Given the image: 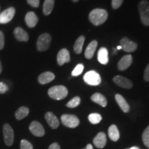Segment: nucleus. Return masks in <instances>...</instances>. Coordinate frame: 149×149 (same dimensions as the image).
<instances>
[{"mask_svg":"<svg viewBox=\"0 0 149 149\" xmlns=\"http://www.w3.org/2000/svg\"><path fill=\"white\" fill-rule=\"evenodd\" d=\"M90 22L95 26H100L107 20L108 13L104 9L95 8L89 13Z\"/></svg>","mask_w":149,"mask_h":149,"instance_id":"nucleus-1","label":"nucleus"},{"mask_svg":"<svg viewBox=\"0 0 149 149\" xmlns=\"http://www.w3.org/2000/svg\"><path fill=\"white\" fill-rule=\"evenodd\" d=\"M68 89L64 86H55L48 89V94L49 97L55 100H64L68 95Z\"/></svg>","mask_w":149,"mask_h":149,"instance_id":"nucleus-2","label":"nucleus"},{"mask_svg":"<svg viewBox=\"0 0 149 149\" xmlns=\"http://www.w3.org/2000/svg\"><path fill=\"white\" fill-rule=\"evenodd\" d=\"M138 10L141 21L146 26H149V1L141 0L138 3Z\"/></svg>","mask_w":149,"mask_h":149,"instance_id":"nucleus-3","label":"nucleus"},{"mask_svg":"<svg viewBox=\"0 0 149 149\" xmlns=\"http://www.w3.org/2000/svg\"><path fill=\"white\" fill-rule=\"evenodd\" d=\"M51 36L48 33H44L37 41V48L39 51H45L49 48L51 43Z\"/></svg>","mask_w":149,"mask_h":149,"instance_id":"nucleus-4","label":"nucleus"},{"mask_svg":"<svg viewBox=\"0 0 149 149\" xmlns=\"http://www.w3.org/2000/svg\"><path fill=\"white\" fill-rule=\"evenodd\" d=\"M61 121L63 125L68 128H74L79 124V118L74 115L64 114L61 116Z\"/></svg>","mask_w":149,"mask_h":149,"instance_id":"nucleus-5","label":"nucleus"},{"mask_svg":"<svg viewBox=\"0 0 149 149\" xmlns=\"http://www.w3.org/2000/svg\"><path fill=\"white\" fill-rule=\"evenodd\" d=\"M84 80L87 84L91 86H98L101 84V77L95 70H90L84 75Z\"/></svg>","mask_w":149,"mask_h":149,"instance_id":"nucleus-6","label":"nucleus"},{"mask_svg":"<svg viewBox=\"0 0 149 149\" xmlns=\"http://www.w3.org/2000/svg\"><path fill=\"white\" fill-rule=\"evenodd\" d=\"M3 139L6 145L12 146L14 141V132L11 126L8 124H5L3 126Z\"/></svg>","mask_w":149,"mask_h":149,"instance_id":"nucleus-7","label":"nucleus"},{"mask_svg":"<svg viewBox=\"0 0 149 149\" xmlns=\"http://www.w3.org/2000/svg\"><path fill=\"white\" fill-rule=\"evenodd\" d=\"M15 12L14 7H10L0 13V24H5L10 22L13 19Z\"/></svg>","mask_w":149,"mask_h":149,"instance_id":"nucleus-8","label":"nucleus"},{"mask_svg":"<svg viewBox=\"0 0 149 149\" xmlns=\"http://www.w3.org/2000/svg\"><path fill=\"white\" fill-rule=\"evenodd\" d=\"M120 46H122V49L127 53H133L137 48V44L127 37H123L120 40Z\"/></svg>","mask_w":149,"mask_h":149,"instance_id":"nucleus-9","label":"nucleus"},{"mask_svg":"<svg viewBox=\"0 0 149 149\" xmlns=\"http://www.w3.org/2000/svg\"><path fill=\"white\" fill-rule=\"evenodd\" d=\"M29 130L33 135L36 137H43L45 135V130L43 126L37 121H33L29 126Z\"/></svg>","mask_w":149,"mask_h":149,"instance_id":"nucleus-10","label":"nucleus"},{"mask_svg":"<svg viewBox=\"0 0 149 149\" xmlns=\"http://www.w3.org/2000/svg\"><path fill=\"white\" fill-rule=\"evenodd\" d=\"M113 81L115 84H117L119 86L122 87L123 88L126 89H130L133 87V83L130 81V79H127V78L122 77V76L120 75H117L113 77Z\"/></svg>","mask_w":149,"mask_h":149,"instance_id":"nucleus-11","label":"nucleus"},{"mask_svg":"<svg viewBox=\"0 0 149 149\" xmlns=\"http://www.w3.org/2000/svg\"><path fill=\"white\" fill-rule=\"evenodd\" d=\"M57 64L59 66H63L66 63H68L70 61L69 52L66 48H63L59 51L57 56Z\"/></svg>","mask_w":149,"mask_h":149,"instance_id":"nucleus-12","label":"nucleus"},{"mask_svg":"<svg viewBox=\"0 0 149 149\" xmlns=\"http://www.w3.org/2000/svg\"><path fill=\"white\" fill-rule=\"evenodd\" d=\"M133 63V57L130 55H126L124 57H122L120 61H119L118 64H117V68L118 69L123 71L125 70L129 67Z\"/></svg>","mask_w":149,"mask_h":149,"instance_id":"nucleus-13","label":"nucleus"},{"mask_svg":"<svg viewBox=\"0 0 149 149\" xmlns=\"http://www.w3.org/2000/svg\"><path fill=\"white\" fill-rule=\"evenodd\" d=\"M45 119L52 129H56L59 127V121L52 112H47L45 114Z\"/></svg>","mask_w":149,"mask_h":149,"instance_id":"nucleus-14","label":"nucleus"},{"mask_svg":"<svg viewBox=\"0 0 149 149\" xmlns=\"http://www.w3.org/2000/svg\"><path fill=\"white\" fill-rule=\"evenodd\" d=\"M107 135L103 132H100L93 139L95 146L98 148H103L107 144Z\"/></svg>","mask_w":149,"mask_h":149,"instance_id":"nucleus-15","label":"nucleus"},{"mask_svg":"<svg viewBox=\"0 0 149 149\" xmlns=\"http://www.w3.org/2000/svg\"><path fill=\"white\" fill-rule=\"evenodd\" d=\"M13 33L16 40L19 42H28L29 40V34L21 27H17L16 29H15Z\"/></svg>","mask_w":149,"mask_h":149,"instance_id":"nucleus-16","label":"nucleus"},{"mask_svg":"<svg viewBox=\"0 0 149 149\" xmlns=\"http://www.w3.org/2000/svg\"><path fill=\"white\" fill-rule=\"evenodd\" d=\"M39 19L36 14L33 12L27 13L25 16V22L29 28H34L38 23Z\"/></svg>","mask_w":149,"mask_h":149,"instance_id":"nucleus-17","label":"nucleus"},{"mask_svg":"<svg viewBox=\"0 0 149 149\" xmlns=\"http://www.w3.org/2000/svg\"><path fill=\"white\" fill-rule=\"evenodd\" d=\"M115 100H116L117 103L118 104L119 107L124 113H128L130 111V107L126 101V100L123 97V96L121 95L120 94H116L115 96Z\"/></svg>","mask_w":149,"mask_h":149,"instance_id":"nucleus-18","label":"nucleus"},{"mask_svg":"<svg viewBox=\"0 0 149 149\" xmlns=\"http://www.w3.org/2000/svg\"><path fill=\"white\" fill-rule=\"evenodd\" d=\"M55 76L54 73L51 72H43L38 77V81L41 84H46L51 82L55 79Z\"/></svg>","mask_w":149,"mask_h":149,"instance_id":"nucleus-19","label":"nucleus"},{"mask_svg":"<svg viewBox=\"0 0 149 149\" xmlns=\"http://www.w3.org/2000/svg\"><path fill=\"white\" fill-rule=\"evenodd\" d=\"M98 43L96 40H93L87 46L86 49L85 51V57L88 59H92L94 56L95 52Z\"/></svg>","mask_w":149,"mask_h":149,"instance_id":"nucleus-20","label":"nucleus"},{"mask_svg":"<svg viewBox=\"0 0 149 149\" xmlns=\"http://www.w3.org/2000/svg\"><path fill=\"white\" fill-rule=\"evenodd\" d=\"M97 59L99 62L102 64L106 65L109 62V52L106 48L102 47L99 50L97 54Z\"/></svg>","mask_w":149,"mask_h":149,"instance_id":"nucleus-21","label":"nucleus"},{"mask_svg":"<svg viewBox=\"0 0 149 149\" xmlns=\"http://www.w3.org/2000/svg\"><path fill=\"white\" fill-rule=\"evenodd\" d=\"M91 99L93 102L99 104V105H100L102 107H106L107 106V98H106L103 95H102L101 93H94V94L91 96Z\"/></svg>","mask_w":149,"mask_h":149,"instance_id":"nucleus-22","label":"nucleus"},{"mask_svg":"<svg viewBox=\"0 0 149 149\" xmlns=\"http://www.w3.org/2000/svg\"><path fill=\"white\" fill-rule=\"evenodd\" d=\"M109 138L113 141H117L120 139V132L118 128L115 124H112L109 126V130H108Z\"/></svg>","mask_w":149,"mask_h":149,"instance_id":"nucleus-23","label":"nucleus"},{"mask_svg":"<svg viewBox=\"0 0 149 149\" xmlns=\"http://www.w3.org/2000/svg\"><path fill=\"white\" fill-rule=\"evenodd\" d=\"M55 5V0H45L43 4V13L45 15H48L52 13Z\"/></svg>","mask_w":149,"mask_h":149,"instance_id":"nucleus-24","label":"nucleus"},{"mask_svg":"<svg viewBox=\"0 0 149 149\" xmlns=\"http://www.w3.org/2000/svg\"><path fill=\"white\" fill-rule=\"evenodd\" d=\"M29 114V109L26 107H22L17 110L15 112V118L17 120H22L26 117Z\"/></svg>","mask_w":149,"mask_h":149,"instance_id":"nucleus-25","label":"nucleus"},{"mask_svg":"<svg viewBox=\"0 0 149 149\" xmlns=\"http://www.w3.org/2000/svg\"><path fill=\"white\" fill-rule=\"evenodd\" d=\"M85 41V37L81 35V36L77 38V40H76L75 43H74V51L75 52V53L77 54H81L82 52L83 49V46L84 43Z\"/></svg>","mask_w":149,"mask_h":149,"instance_id":"nucleus-26","label":"nucleus"},{"mask_svg":"<svg viewBox=\"0 0 149 149\" xmlns=\"http://www.w3.org/2000/svg\"><path fill=\"white\" fill-rule=\"evenodd\" d=\"M88 118L89 122L93 124H97L102 120L101 115L99 114V113H91L88 115Z\"/></svg>","mask_w":149,"mask_h":149,"instance_id":"nucleus-27","label":"nucleus"},{"mask_svg":"<svg viewBox=\"0 0 149 149\" xmlns=\"http://www.w3.org/2000/svg\"><path fill=\"white\" fill-rule=\"evenodd\" d=\"M80 102H81V99L79 97H74L66 104V107L70 109H74L79 105Z\"/></svg>","mask_w":149,"mask_h":149,"instance_id":"nucleus-28","label":"nucleus"},{"mask_svg":"<svg viewBox=\"0 0 149 149\" xmlns=\"http://www.w3.org/2000/svg\"><path fill=\"white\" fill-rule=\"evenodd\" d=\"M142 141L144 146L149 149V125L144 130L142 134Z\"/></svg>","mask_w":149,"mask_h":149,"instance_id":"nucleus-29","label":"nucleus"},{"mask_svg":"<svg viewBox=\"0 0 149 149\" xmlns=\"http://www.w3.org/2000/svg\"><path fill=\"white\" fill-rule=\"evenodd\" d=\"M84 68V66L83 64H77V66H75V68H74L73 70L72 71V73H71L72 76H74V77H76V76H78L79 75V74H81L82 73Z\"/></svg>","mask_w":149,"mask_h":149,"instance_id":"nucleus-30","label":"nucleus"},{"mask_svg":"<svg viewBox=\"0 0 149 149\" xmlns=\"http://www.w3.org/2000/svg\"><path fill=\"white\" fill-rule=\"evenodd\" d=\"M20 148L21 149H33V145L31 142L26 139H22L20 143Z\"/></svg>","mask_w":149,"mask_h":149,"instance_id":"nucleus-31","label":"nucleus"},{"mask_svg":"<svg viewBox=\"0 0 149 149\" xmlns=\"http://www.w3.org/2000/svg\"><path fill=\"white\" fill-rule=\"evenodd\" d=\"M124 0H112L111 5L113 9H117L122 6Z\"/></svg>","mask_w":149,"mask_h":149,"instance_id":"nucleus-32","label":"nucleus"},{"mask_svg":"<svg viewBox=\"0 0 149 149\" xmlns=\"http://www.w3.org/2000/svg\"><path fill=\"white\" fill-rule=\"evenodd\" d=\"M8 91V86L5 83L0 81V94H3Z\"/></svg>","mask_w":149,"mask_h":149,"instance_id":"nucleus-33","label":"nucleus"},{"mask_svg":"<svg viewBox=\"0 0 149 149\" xmlns=\"http://www.w3.org/2000/svg\"><path fill=\"white\" fill-rule=\"evenodd\" d=\"M27 2L33 8H38L40 6V0H27Z\"/></svg>","mask_w":149,"mask_h":149,"instance_id":"nucleus-34","label":"nucleus"},{"mask_svg":"<svg viewBox=\"0 0 149 149\" xmlns=\"http://www.w3.org/2000/svg\"><path fill=\"white\" fill-rule=\"evenodd\" d=\"M4 44H5V37L4 34L2 31H0V51L2 50L4 48Z\"/></svg>","mask_w":149,"mask_h":149,"instance_id":"nucleus-35","label":"nucleus"},{"mask_svg":"<svg viewBox=\"0 0 149 149\" xmlns=\"http://www.w3.org/2000/svg\"><path fill=\"white\" fill-rule=\"evenodd\" d=\"M144 79L146 81H149V64L147 65L144 70Z\"/></svg>","mask_w":149,"mask_h":149,"instance_id":"nucleus-36","label":"nucleus"},{"mask_svg":"<svg viewBox=\"0 0 149 149\" xmlns=\"http://www.w3.org/2000/svg\"><path fill=\"white\" fill-rule=\"evenodd\" d=\"M48 149H60V146L57 143H53L48 147Z\"/></svg>","mask_w":149,"mask_h":149,"instance_id":"nucleus-37","label":"nucleus"},{"mask_svg":"<svg viewBox=\"0 0 149 149\" xmlns=\"http://www.w3.org/2000/svg\"><path fill=\"white\" fill-rule=\"evenodd\" d=\"M84 149H93V148L92 145H91V144H87V146H86V148Z\"/></svg>","mask_w":149,"mask_h":149,"instance_id":"nucleus-38","label":"nucleus"},{"mask_svg":"<svg viewBox=\"0 0 149 149\" xmlns=\"http://www.w3.org/2000/svg\"><path fill=\"white\" fill-rule=\"evenodd\" d=\"M1 72H2V65H1V62L0 61V74L1 73Z\"/></svg>","mask_w":149,"mask_h":149,"instance_id":"nucleus-39","label":"nucleus"},{"mask_svg":"<svg viewBox=\"0 0 149 149\" xmlns=\"http://www.w3.org/2000/svg\"><path fill=\"white\" fill-rule=\"evenodd\" d=\"M129 149H140V148L137 146H133V147H131V148H130Z\"/></svg>","mask_w":149,"mask_h":149,"instance_id":"nucleus-40","label":"nucleus"},{"mask_svg":"<svg viewBox=\"0 0 149 149\" xmlns=\"http://www.w3.org/2000/svg\"><path fill=\"white\" fill-rule=\"evenodd\" d=\"M116 49H117V50H121V49H122V46H117V48H116Z\"/></svg>","mask_w":149,"mask_h":149,"instance_id":"nucleus-41","label":"nucleus"},{"mask_svg":"<svg viewBox=\"0 0 149 149\" xmlns=\"http://www.w3.org/2000/svg\"><path fill=\"white\" fill-rule=\"evenodd\" d=\"M72 1H73V2H77L78 1H79V0H72Z\"/></svg>","mask_w":149,"mask_h":149,"instance_id":"nucleus-42","label":"nucleus"},{"mask_svg":"<svg viewBox=\"0 0 149 149\" xmlns=\"http://www.w3.org/2000/svg\"><path fill=\"white\" fill-rule=\"evenodd\" d=\"M125 149H129V148H125Z\"/></svg>","mask_w":149,"mask_h":149,"instance_id":"nucleus-43","label":"nucleus"},{"mask_svg":"<svg viewBox=\"0 0 149 149\" xmlns=\"http://www.w3.org/2000/svg\"><path fill=\"white\" fill-rule=\"evenodd\" d=\"M0 10H1V8H0Z\"/></svg>","mask_w":149,"mask_h":149,"instance_id":"nucleus-44","label":"nucleus"}]
</instances>
